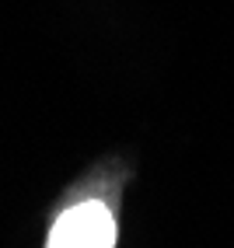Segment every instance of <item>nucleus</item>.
I'll return each mask as SVG.
<instances>
[{
    "label": "nucleus",
    "instance_id": "f257e3e1",
    "mask_svg": "<svg viewBox=\"0 0 234 248\" xmlns=\"http://www.w3.org/2000/svg\"><path fill=\"white\" fill-rule=\"evenodd\" d=\"M42 248H119V213L109 196H70L53 210Z\"/></svg>",
    "mask_w": 234,
    "mask_h": 248
}]
</instances>
